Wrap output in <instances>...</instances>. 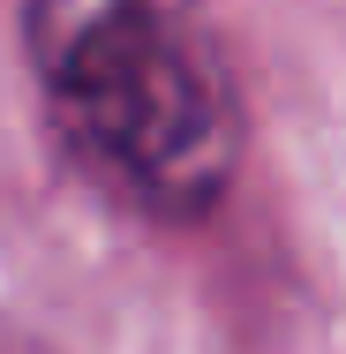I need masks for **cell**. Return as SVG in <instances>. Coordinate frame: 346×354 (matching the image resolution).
Masks as SVG:
<instances>
[{"mask_svg": "<svg viewBox=\"0 0 346 354\" xmlns=\"http://www.w3.org/2000/svg\"><path fill=\"white\" fill-rule=\"evenodd\" d=\"M23 53L106 196L166 226L226 204L249 121L204 0H23Z\"/></svg>", "mask_w": 346, "mask_h": 354, "instance_id": "6da1fadb", "label": "cell"}]
</instances>
